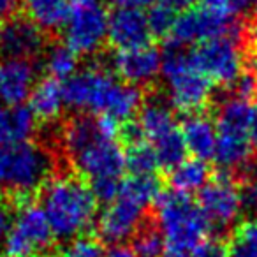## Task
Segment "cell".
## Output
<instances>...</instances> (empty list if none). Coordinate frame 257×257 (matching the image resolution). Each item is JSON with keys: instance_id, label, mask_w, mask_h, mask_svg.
<instances>
[{"instance_id": "c3c4849f", "label": "cell", "mask_w": 257, "mask_h": 257, "mask_svg": "<svg viewBox=\"0 0 257 257\" xmlns=\"http://www.w3.org/2000/svg\"><path fill=\"white\" fill-rule=\"evenodd\" d=\"M192 2H194V0H192Z\"/></svg>"}, {"instance_id": "ba28073f", "label": "cell", "mask_w": 257, "mask_h": 257, "mask_svg": "<svg viewBox=\"0 0 257 257\" xmlns=\"http://www.w3.org/2000/svg\"><path fill=\"white\" fill-rule=\"evenodd\" d=\"M109 13L100 0H79L71 11L62 29L64 44L78 57H92L107 43Z\"/></svg>"}, {"instance_id": "1f68e13d", "label": "cell", "mask_w": 257, "mask_h": 257, "mask_svg": "<svg viewBox=\"0 0 257 257\" xmlns=\"http://www.w3.org/2000/svg\"><path fill=\"white\" fill-rule=\"evenodd\" d=\"M88 187L97 203H104L107 206L120 196L121 178H97L88 182Z\"/></svg>"}, {"instance_id": "d4e9b609", "label": "cell", "mask_w": 257, "mask_h": 257, "mask_svg": "<svg viewBox=\"0 0 257 257\" xmlns=\"http://www.w3.org/2000/svg\"><path fill=\"white\" fill-rule=\"evenodd\" d=\"M120 194L138 201L143 206L155 204L157 199L162 196V183L155 175L134 176L131 175L127 180H121Z\"/></svg>"}, {"instance_id": "603a6c76", "label": "cell", "mask_w": 257, "mask_h": 257, "mask_svg": "<svg viewBox=\"0 0 257 257\" xmlns=\"http://www.w3.org/2000/svg\"><path fill=\"white\" fill-rule=\"evenodd\" d=\"M211 180L210 168L206 161L201 159H185L182 164L169 171V185L171 190L190 196L194 192H201Z\"/></svg>"}, {"instance_id": "30bf717a", "label": "cell", "mask_w": 257, "mask_h": 257, "mask_svg": "<svg viewBox=\"0 0 257 257\" xmlns=\"http://www.w3.org/2000/svg\"><path fill=\"white\" fill-rule=\"evenodd\" d=\"M243 36L245 34H243L241 18H225L199 6V8H187L178 13L169 34V44L185 48L197 46L215 37H234L241 41Z\"/></svg>"}, {"instance_id": "5bb4252c", "label": "cell", "mask_w": 257, "mask_h": 257, "mask_svg": "<svg viewBox=\"0 0 257 257\" xmlns=\"http://www.w3.org/2000/svg\"><path fill=\"white\" fill-rule=\"evenodd\" d=\"M111 65L114 74L121 81L140 88L150 85L159 78L162 67V53H159L150 44L134 50L116 51L111 58Z\"/></svg>"}, {"instance_id": "277c9868", "label": "cell", "mask_w": 257, "mask_h": 257, "mask_svg": "<svg viewBox=\"0 0 257 257\" xmlns=\"http://www.w3.org/2000/svg\"><path fill=\"white\" fill-rule=\"evenodd\" d=\"M155 225L164 239L162 257H194L201 241L211 234L199 204L175 190L162 192L155 203Z\"/></svg>"}, {"instance_id": "4316f807", "label": "cell", "mask_w": 257, "mask_h": 257, "mask_svg": "<svg viewBox=\"0 0 257 257\" xmlns=\"http://www.w3.org/2000/svg\"><path fill=\"white\" fill-rule=\"evenodd\" d=\"M159 168L161 166H159L157 155L150 143L141 141L136 145H128V148L125 150V169H128L131 175H155Z\"/></svg>"}, {"instance_id": "f6af8a7d", "label": "cell", "mask_w": 257, "mask_h": 257, "mask_svg": "<svg viewBox=\"0 0 257 257\" xmlns=\"http://www.w3.org/2000/svg\"><path fill=\"white\" fill-rule=\"evenodd\" d=\"M253 78H255V83H257V69H255V72H253Z\"/></svg>"}, {"instance_id": "b9f144b4", "label": "cell", "mask_w": 257, "mask_h": 257, "mask_svg": "<svg viewBox=\"0 0 257 257\" xmlns=\"http://www.w3.org/2000/svg\"><path fill=\"white\" fill-rule=\"evenodd\" d=\"M250 48H252V51L257 57V27L252 30V34H250Z\"/></svg>"}, {"instance_id": "3957f363", "label": "cell", "mask_w": 257, "mask_h": 257, "mask_svg": "<svg viewBox=\"0 0 257 257\" xmlns=\"http://www.w3.org/2000/svg\"><path fill=\"white\" fill-rule=\"evenodd\" d=\"M97 204L88 183L79 176H53L41 189L39 206L58 239L85 236L97 218Z\"/></svg>"}, {"instance_id": "cb8c5ba5", "label": "cell", "mask_w": 257, "mask_h": 257, "mask_svg": "<svg viewBox=\"0 0 257 257\" xmlns=\"http://www.w3.org/2000/svg\"><path fill=\"white\" fill-rule=\"evenodd\" d=\"M78 55L65 44H53L46 48L43 57V67L48 78L57 81H67L78 72Z\"/></svg>"}, {"instance_id": "ac0fdd59", "label": "cell", "mask_w": 257, "mask_h": 257, "mask_svg": "<svg viewBox=\"0 0 257 257\" xmlns=\"http://www.w3.org/2000/svg\"><path fill=\"white\" fill-rule=\"evenodd\" d=\"M180 128H182L187 154H192L194 159H201V161L213 159L215 148H217V125L210 116L203 113L187 114Z\"/></svg>"}, {"instance_id": "d590c367", "label": "cell", "mask_w": 257, "mask_h": 257, "mask_svg": "<svg viewBox=\"0 0 257 257\" xmlns=\"http://www.w3.org/2000/svg\"><path fill=\"white\" fill-rule=\"evenodd\" d=\"M104 257H138V253L133 250V246L127 245H113L104 252Z\"/></svg>"}, {"instance_id": "9a60e30c", "label": "cell", "mask_w": 257, "mask_h": 257, "mask_svg": "<svg viewBox=\"0 0 257 257\" xmlns=\"http://www.w3.org/2000/svg\"><path fill=\"white\" fill-rule=\"evenodd\" d=\"M150 27L141 9L116 8L109 13L107 22V43L116 51L134 50L150 43Z\"/></svg>"}, {"instance_id": "7402d4cb", "label": "cell", "mask_w": 257, "mask_h": 257, "mask_svg": "<svg viewBox=\"0 0 257 257\" xmlns=\"http://www.w3.org/2000/svg\"><path fill=\"white\" fill-rule=\"evenodd\" d=\"M29 18L34 25L43 32H55L64 29L65 20L71 11L67 0H20Z\"/></svg>"}, {"instance_id": "52a82bcc", "label": "cell", "mask_w": 257, "mask_h": 257, "mask_svg": "<svg viewBox=\"0 0 257 257\" xmlns=\"http://www.w3.org/2000/svg\"><path fill=\"white\" fill-rule=\"evenodd\" d=\"M161 74L166 81L168 102L185 114L199 113L211 99L213 83L192 64L189 51L171 46L162 53Z\"/></svg>"}, {"instance_id": "d6986e66", "label": "cell", "mask_w": 257, "mask_h": 257, "mask_svg": "<svg viewBox=\"0 0 257 257\" xmlns=\"http://www.w3.org/2000/svg\"><path fill=\"white\" fill-rule=\"evenodd\" d=\"M37 131V118L29 106H0V148L29 143Z\"/></svg>"}, {"instance_id": "8d00e7d4", "label": "cell", "mask_w": 257, "mask_h": 257, "mask_svg": "<svg viewBox=\"0 0 257 257\" xmlns=\"http://www.w3.org/2000/svg\"><path fill=\"white\" fill-rule=\"evenodd\" d=\"M116 4V8H133V9H143L152 8L155 0H111Z\"/></svg>"}, {"instance_id": "ffe728a7", "label": "cell", "mask_w": 257, "mask_h": 257, "mask_svg": "<svg viewBox=\"0 0 257 257\" xmlns=\"http://www.w3.org/2000/svg\"><path fill=\"white\" fill-rule=\"evenodd\" d=\"M29 107L37 118V121H51L58 120L65 107L64 85L53 78H44L34 86L29 97Z\"/></svg>"}, {"instance_id": "7bdbcfd3", "label": "cell", "mask_w": 257, "mask_h": 257, "mask_svg": "<svg viewBox=\"0 0 257 257\" xmlns=\"http://www.w3.org/2000/svg\"><path fill=\"white\" fill-rule=\"evenodd\" d=\"M252 11H253V16L257 18V0H253V6H252Z\"/></svg>"}, {"instance_id": "2e32d148", "label": "cell", "mask_w": 257, "mask_h": 257, "mask_svg": "<svg viewBox=\"0 0 257 257\" xmlns=\"http://www.w3.org/2000/svg\"><path fill=\"white\" fill-rule=\"evenodd\" d=\"M37 85V69L25 58H0V100L4 106H22Z\"/></svg>"}, {"instance_id": "83f0119b", "label": "cell", "mask_w": 257, "mask_h": 257, "mask_svg": "<svg viewBox=\"0 0 257 257\" xmlns=\"http://www.w3.org/2000/svg\"><path fill=\"white\" fill-rule=\"evenodd\" d=\"M227 248V257H257V218H250L236 229Z\"/></svg>"}, {"instance_id": "e575fe53", "label": "cell", "mask_w": 257, "mask_h": 257, "mask_svg": "<svg viewBox=\"0 0 257 257\" xmlns=\"http://www.w3.org/2000/svg\"><path fill=\"white\" fill-rule=\"evenodd\" d=\"M13 218H15L13 206L8 203V201L0 199V248L4 246L6 239H8V234H9V231H11V225H13Z\"/></svg>"}, {"instance_id": "7dc6e473", "label": "cell", "mask_w": 257, "mask_h": 257, "mask_svg": "<svg viewBox=\"0 0 257 257\" xmlns=\"http://www.w3.org/2000/svg\"><path fill=\"white\" fill-rule=\"evenodd\" d=\"M0 29H2V27H0Z\"/></svg>"}, {"instance_id": "f546056e", "label": "cell", "mask_w": 257, "mask_h": 257, "mask_svg": "<svg viewBox=\"0 0 257 257\" xmlns=\"http://www.w3.org/2000/svg\"><path fill=\"white\" fill-rule=\"evenodd\" d=\"M176 9L171 6L164 4V2H159L150 8V11L147 13L148 27H150L152 36L159 37H169L173 30V25L176 22Z\"/></svg>"}, {"instance_id": "f35d334b", "label": "cell", "mask_w": 257, "mask_h": 257, "mask_svg": "<svg viewBox=\"0 0 257 257\" xmlns=\"http://www.w3.org/2000/svg\"><path fill=\"white\" fill-rule=\"evenodd\" d=\"M250 141H252L253 150H257V106H255V111H253L252 127H250Z\"/></svg>"}, {"instance_id": "74e56055", "label": "cell", "mask_w": 257, "mask_h": 257, "mask_svg": "<svg viewBox=\"0 0 257 257\" xmlns=\"http://www.w3.org/2000/svg\"><path fill=\"white\" fill-rule=\"evenodd\" d=\"M18 4L20 0H0V18L13 15V11H15Z\"/></svg>"}, {"instance_id": "ee69618b", "label": "cell", "mask_w": 257, "mask_h": 257, "mask_svg": "<svg viewBox=\"0 0 257 257\" xmlns=\"http://www.w3.org/2000/svg\"><path fill=\"white\" fill-rule=\"evenodd\" d=\"M67 2H69V6H74L76 2H79V0H67Z\"/></svg>"}, {"instance_id": "8fae6325", "label": "cell", "mask_w": 257, "mask_h": 257, "mask_svg": "<svg viewBox=\"0 0 257 257\" xmlns=\"http://www.w3.org/2000/svg\"><path fill=\"white\" fill-rule=\"evenodd\" d=\"M192 64L210 79L231 88L245 74V53L241 41L234 37H215L189 51Z\"/></svg>"}, {"instance_id": "44dd1931", "label": "cell", "mask_w": 257, "mask_h": 257, "mask_svg": "<svg viewBox=\"0 0 257 257\" xmlns=\"http://www.w3.org/2000/svg\"><path fill=\"white\" fill-rule=\"evenodd\" d=\"M136 121L140 125L145 140H148L150 143L161 140L162 136L178 128L175 114H173V107L169 106V102L164 99H155V97L143 102Z\"/></svg>"}, {"instance_id": "484cf974", "label": "cell", "mask_w": 257, "mask_h": 257, "mask_svg": "<svg viewBox=\"0 0 257 257\" xmlns=\"http://www.w3.org/2000/svg\"><path fill=\"white\" fill-rule=\"evenodd\" d=\"M155 150V155H157L159 166L164 169H169L171 171L173 168H176L178 164H182L185 161L187 155V147L185 141H183L182 136V128H175L169 134L162 136L161 140L150 143Z\"/></svg>"}, {"instance_id": "d6a6232c", "label": "cell", "mask_w": 257, "mask_h": 257, "mask_svg": "<svg viewBox=\"0 0 257 257\" xmlns=\"http://www.w3.org/2000/svg\"><path fill=\"white\" fill-rule=\"evenodd\" d=\"M227 253H229L227 243L220 236L210 234L196 248L194 257H227Z\"/></svg>"}, {"instance_id": "e0dca14e", "label": "cell", "mask_w": 257, "mask_h": 257, "mask_svg": "<svg viewBox=\"0 0 257 257\" xmlns=\"http://www.w3.org/2000/svg\"><path fill=\"white\" fill-rule=\"evenodd\" d=\"M44 50V34L29 18H13L0 29V53L6 58L32 60Z\"/></svg>"}, {"instance_id": "9c48e42d", "label": "cell", "mask_w": 257, "mask_h": 257, "mask_svg": "<svg viewBox=\"0 0 257 257\" xmlns=\"http://www.w3.org/2000/svg\"><path fill=\"white\" fill-rule=\"evenodd\" d=\"M53 241L55 234L44 211L37 203L25 201L16 210L2 250L6 257H46Z\"/></svg>"}, {"instance_id": "6da1fadb", "label": "cell", "mask_w": 257, "mask_h": 257, "mask_svg": "<svg viewBox=\"0 0 257 257\" xmlns=\"http://www.w3.org/2000/svg\"><path fill=\"white\" fill-rule=\"evenodd\" d=\"M118 125L104 116H76L62 131V145L69 162L88 182L121 178L125 150L118 141Z\"/></svg>"}, {"instance_id": "8992f818", "label": "cell", "mask_w": 257, "mask_h": 257, "mask_svg": "<svg viewBox=\"0 0 257 257\" xmlns=\"http://www.w3.org/2000/svg\"><path fill=\"white\" fill-rule=\"evenodd\" d=\"M55 159L32 141L0 148V192L27 199L53 178Z\"/></svg>"}, {"instance_id": "7a4b0ae2", "label": "cell", "mask_w": 257, "mask_h": 257, "mask_svg": "<svg viewBox=\"0 0 257 257\" xmlns=\"http://www.w3.org/2000/svg\"><path fill=\"white\" fill-rule=\"evenodd\" d=\"M65 106L79 113L104 116L116 125L128 123L143 106V93L100 65L79 69L64 83Z\"/></svg>"}, {"instance_id": "4dcf8cb0", "label": "cell", "mask_w": 257, "mask_h": 257, "mask_svg": "<svg viewBox=\"0 0 257 257\" xmlns=\"http://www.w3.org/2000/svg\"><path fill=\"white\" fill-rule=\"evenodd\" d=\"M60 257H104V248L97 238L85 234L67 241Z\"/></svg>"}, {"instance_id": "7c38bea8", "label": "cell", "mask_w": 257, "mask_h": 257, "mask_svg": "<svg viewBox=\"0 0 257 257\" xmlns=\"http://www.w3.org/2000/svg\"><path fill=\"white\" fill-rule=\"evenodd\" d=\"M197 204L206 217L210 229L217 232L215 236H220V232L234 227L238 218L241 217V189L236 185L234 178L229 173H222L210 180L201 190Z\"/></svg>"}, {"instance_id": "5b68a950", "label": "cell", "mask_w": 257, "mask_h": 257, "mask_svg": "<svg viewBox=\"0 0 257 257\" xmlns=\"http://www.w3.org/2000/svg\"><path fill=\"white\" fill-rule=\"evenodd\" d=\"M253 111L250 100L229 95L222 100L217 113V148L213 161L231 175L248 166L253 154L250 141V127L253 121Z\"/></svg>"}, {"instance_id": "4fadbf2b", "label": "cell", "mask_w": 257, "mask_h": 257, "mask_svg": "<svg viewBox=\"0 0 257 257\" xmlns=\"http://www.w3.org/2000/svg\"><path fill=\"white\" fill-rule=\"evenodd\" d=\"M145 213L147 206L120 194L97 218L99 241L113 246L123 245L127 239H133L145 225Z\"/></svg>"}, {"instance_id": "836d02e7", "label": "cell", "mask_w": 257, "mask_h": 257, "mask_svg": "<svg viewBox=\"0 0 257 257\" xmlns=\"http://www.w3.org/2000/svg\"><path fill=\"white\" fill-rule=\"evenodd\" d=\"M232 88V95L239 97V99H245V100H250L257 92V83H255V78H253L252 72H245L234 85L231 86Z\"/></svg>"}, {"instance_id": "f1b7e54d", "label": "cell", "mask_w": 257, "mask_h": 257, "mask_svg": "<svg viewBox=\"0 0 257 257\" xmlns=\"http://www.w3.org/2000/svg\"><path fill=\"white\" fill-rule=\"evenodd\" d=\"M133 250L138 253V257H162L164 239L157 225H150L145 222V225L133 238Z\"/></svg>"}, {"instance_id": "ab89813d", "label": "cell", "mask_w": 257, "mask_h": 257, "mask_svg": "<svg viewBox=\"0 0 257 257\" xmlns=\"http://www.w3.org/2000/svg\"><path fill=\"white\" fill-rule=\"evenodd\" d=\"M161 2H164V4L171 6V8H175V9L187 8L189 4H192V0H161Z\"/></svg>"}, {"instance_id": "bcb514c9", "label": "cell", "mask_w": 257, "mask_h": 257, "mask_svg": "<svg viewBox=\"0 0 257 257\" xmlns=\"http://www.w3.org/2000/svg\"><path fill=\"white\" fill-rule=\"evenodd\" d=\"M46 257H51V255H46Z\"/></svg>"}, {"instance_id": "60d3db41", "label": "cell", "mask_w": 257, "mask_h": 257, "mask_svg": "<svg viewBox=\"0 0 257 257\" xmlns=\"http://www.w3.org/2000/svg\"><path fill=\"white\" fill-rule=\"evenodd\" d=\"M246 185L253 187V189L257 190V164L250 168V173H248V183H246Z\"/></svg>"}]
</instances>
